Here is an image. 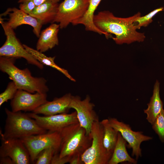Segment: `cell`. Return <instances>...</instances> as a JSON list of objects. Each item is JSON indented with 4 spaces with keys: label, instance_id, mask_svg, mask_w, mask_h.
I'll return each mask as SVG.
<instances>
[{
    "label": "cell",
    "instance_id": "obj_18",
    "mask_svg": "<svg viewBox=\"0 0 164 164\" xmlns=\"http://www.w3.org/2000/svg\"><path fill=\"white\" fill-rule=\"evenodd\" d=\"M159 91L160 84L156 80L154 85L152 95L147 104V108L144 110V113L146 115V119L151 125L163 110V103L160 97Z\"/></svg>",
    "mask_w": 164,
    "mask_h": 164
},
{
    "label": "cell",
    "instance_id": "obj_10",
    "mask_svg": "<svg viewBox=\"0 0 164 164\" xmlns=\"http://www.w3.org/2000/svg\"><path fill=\"white\" fill-rule=\"evenodd\" d=\"M94 107V104L91 102L89 96L82 100L79 97L72 96L69 108L75 110L79 123L85 129L88 135L90 134L93 123L99 120L93 109Z\"/></svg>",
    "mask_w": 164,
    "mask_h": 164
},
{
    "label": "cell",
    "instance_id": "obj_27",
    "mask_svg": "<svg viewBox=\"0 0 164 164\" xmlns=\"http://www.w3.org/2000/svg\"><path fill=\"white\" fill-rule=\"evenodd\" d=\"M36 5L32 0H27L19 3V8L24 12L29 14L34 10Z\"/></svg>",
    "mask_w": 164,
    "mask_h": 164
},
{
    "label": "cell",
    "instance_id": "obj_23",
    "mask_svg": "<svg viewBox=\"0 0 164 164\" xmlns=\"http://www.w3.org/2000/svg\"><path fill=\"white\" fill-rule=\"evenodd\" d=\"M163 9V7H160L154 9L145 15L138 16L134 22L136 29H139L142 27L147 26L152 22L153 18L157 13L162 11Z\"/></svg>",
    "mask_w": 164,
    "mask_h": 164
},
{
    "label": "cell",
    "instance_id": "obj_29",
    "mask_svg": "<svg viewBox=\"0 0 164 164\" xmlns=\"http://www.w3.org/2000/svg\"><path fill=\"white\" fill-rule=\"evenodd\" d=\"M81 155L77 154L72 156L70 160L69 163L70 164H84L81 157Z\"/></svg>",
    "mask_w": 164,
    "mask_h": 164
},
{
    "label": "cell",
    "instance_id": "obj_9",
    "mask_svg": "<svg viewBox=\"0 0 164 164\" xmlns=\"http://www.w3.org/2000/svg\"><path fill=\"white\" fill-rule=\"evenodd\" d=\"M110 125L119 132L128 143L127 146L132 149V155L137 160L142 156L140 146L143 142L152 140V137L145 135L141 131H135L129 125L118 121L114 118L108 119Z\"/></svg>",
    "mask_w": 164,
    "mask_h": 164
},
{
    "label": "cell",
    "instance_id": "obj_24",
    "mask_svg": "<svg viewBox=\"0 0 164 164\" xmlns=\"http://www.w3.org/2000/svg\"><path fill=\"white\" fill-rule=\"evenodd\" d=\"M58 152L53 147L45 149L39 154L35 163L36 164H51L54 155Z\"/></svg>",
    "mask_w": 164,
    "mask_h": 164
},
{
    "label": "cell",
    "instance_id": "obj_3",
    "mask_svg": "<svg viewBox=\"0 0 164 164\" xmlns=\"http://www.w3.org/2000/svg\"><path fill=\"white\" fill-rule=\"evenodd\" d=\"M6 115L4 132L1 138L21 139L31 135L44 133L48 131L41 127L27 113L14 112L5 108Z\"/></svg>",
    "mask_w": 164,
    "mask_h": 164
},
{
    "label": "cell",
    "instance_id": "obj_30",
    "mask_svg": "<svg viewBox=\"0 0 164 164\" xmlns=\"http://www.w3.org/2000/svg\"><path fill=\"white\" fill-rule=\"evenodd\" d=\"M27 0H32L33 1L36 6L39 5L47 1H53L58 2L60 1V0H19L18 3H20Z\"/></svg>",
    "mask_w": 164,
    "mask_h": 164
},
{
    "label": "cell",
    "instance_id": "obj_21",
    "mask_svg": "<svg viewBox=\"0 0 164 164\" xmlns=\"http://www.w3.org/2000/svg\"><path fill=\"white\" fill-rule=\"evenodd\" d=\"M23 45L26 50L35 59L39 62L46 66L52 67L58 70L65 76L72 81H75V80L70 75L66 70L59 66L54 62L55 57H48L43 53L30 47L26 44Z\"/></svg>",
    "mask_w": 164,
    "mask_h": 164
},
{
    "label": "cell",
    "instance_id": "obj_6",
    "mask_svg": "<svg viewBox=\"0 0 164 164\" xmlns=\"http://www.w3.org/2000/svg\"><path fill=\"white\" fill-rule=\"evenodd\" d=\"M0 23L6 36L5 42L0 48V56L16 58H24L28 63L42 70L44 67L43 65L26 50L17 38L14 29L8 26L2 18H0Z\"/></svg>",
    "mask_w": 164,
    "mask_h": 164
},
{
    "label": "cell",
    "instance_id": "obj_32",
    "mask_svg": "<svg viewBox=\"0 0 164 164\" xmlns=\"http://www.w3.org/2000/svg\"><path fill=\"white\" fill-rule=\"evenodd\" d=\"M163 10H164V9Z\"/></svg>",
    "mask_w": 164,
    "mask_h": 164
},
{
    "label": "cell",
    "instance_id": "obj_20",
    "mask_svg": "<svg viewBox=\"0 0 164 164\" xmlns=\"http://www.w3.org/2000/svg\"><path fill=\"white\" fill-rule=\"evenodd\" d=\"M102 0H89L88 7L83 16L75 21L72 24L73 25L82 24L84 25L87 31L97 33L100 35L103 32L95 25L93 22L94 13Z\"/></svg>",
    "mask_w": 164,
    "mask_h": 164
},
{
    "label": "cell",
    "instance_id": "obj_5",
    "mask_svg": "<svg viewBox=\"0 0 164 164\" xmlns=\"http://www.w3.org/2000/svg\"><path fill=\"white\" fill-rule=\"evenodd\" d=\"M89 135L92 138L91 145L81 156L84 164H108L112 154L104 146L103 128L99 120L93 123Z\"/></svg>",
    "mask_w": 164,
    "mask_h": 164
},
{
    "label": "cell",
    "instance_id": "obj_11",
    "mask_svg": "<svg viewBox=\"0 0 164 164\" xmlns=\"http://www.w3.org/2000/svg\"><path fill=\"white\" fill-rule=\"evenodd\" d=\"M42 128L48 131H58L70 125L78 122L76 111L70 114L64 113L41 116L33 112L27 113Z\"/></svg>",
    "mask_w": 164,
    "mask_h": 164
},
{
    "label": "cell",
    "instance_id": "obj_14",
    "mask_svg": "<svg viewBox=\"0 0 164 164\" xmlns=\"http://www.w3.org/2000/svg\"><path fill=\"white\" fill-rule=\"evenodd\" d=\"M4 13L9 15L8 21L5 22L9 27L14 29L22 25H29L33 28L34 33L39 38L43 25L38 19L15 7L8 8Z\"/></svg>",
    "mask_w": 164,
    "mask_h": 164
},
{
    "label": "cell",
    "instance_id": "obj_22",
    "mask_svg": "<svg viewBox=\"0 0 164 164\" xmlns=\"http://www.w3.org/2000/svg\"><path fill=\"white\" fill-rule=\"evenodd\" d=\"M100 122L103 128L104 146L108 152L112 154L119 132L110 125L108 119H103Z\"/></svg>",
    "mask_w": 164,
    "mask_h": 164
},
{
    "label": "cell",
    "instance_id": "obj_7",
    "mask_svg": "<svg viewBox=\"0 0 164 164\" xmlns=\"http://www.w3.org/2000/svg\"><path fill=\"white\" fill-rule=\"evenodd\" d=\"M29 152L31 162H35L39 154L47 148L53 147L58 152L61 142L59 131L31 135L21 139Z\"/></svg>",
    "mask_w": 164,
    "mask_h": 164
},
{
    "label": "cell",
    "instance_id": "obj_31",
    "mask_svg": "<svg viewBox=\"0 0 164 164\" xmlns=\"http://www.w3.org/2000/svg\"><path fill=\"white\" fill-rule=\"evenodd\" d=\"M0 164H14L12 159L9 157H0Z\"/></svg>",
    "mask_w": 164,
    "mask_h": 164
},
{
    "label": "cell",
    "instance_id": "obj_8",
    "mask_svg": "<svg viewBox=\"0 0 164 164\" xmlns=\"http://www.w3.org/2000/svg\"><path fill=\"white\" fill-rule=\"evenodd\" d=\"M89 0H64L59 4L57 13L52 23H58L60 29L81 18L88 7Z\"/></svg>",
    "mask_w": 164,
    "mask_h": 164
},
{
    "label": "cell",
    "instance_id": "obj_28",
    "mask_svg": "<svg viewBox=\"0 0 164 164\" xmlns=\"http://www.w3.org/2000/svg\"><path fill=\"white\" fill-rule=\"evenodd\" d=\"M70 158L68 157L61 158L60 157L59 153H57L54 155L51 164H64L69 163Z\"/></svg>",
    "mask_w": 164,
    "mask_h": 164
},
{
    "label": "cell",
    "instance_id": "obj_16",
    "mask_svg": "<svg viewBox=\"0 0 164 164\" xmlns=\"http://www.w3.org/2000/svg\"><path fill=\"white\" fill-rule=\"evenodd\" d=\"M60 28L59 24L53 23L42 31L36 44V50L43 53L58 45Z\"/></svg>",
    "mask_w": 164,
    "mask_h": 164
},
{
    "label": "cell",
    "instance_id": "obj_19",
    "mask_svg": "<svg viewBox=\"0 0 164 164\" xmlns=\"http://www.w3.org/2000/svg\"><path fill=\"white\" fill-rule=\"evenodd\" d=\"M127 142L119 132L117 141L108 164H118L127 162L136 164L137 160L132 157L127 150Z\"/></svg>",
    "mask_w": 164,
    "mask_h": 164
},
{
    "label": "cell",
    "instance_id": "obj_12",
    "mask_svg": "<svg viewBox=\"0 0 164 164\" xmlns=\"http://www.w3.org/2000/svg\"><path fill=\"white\" fill-rule=\"evenodd\" d=\"M33 94L18 89L11 101L12 111L14 112L21 111L33 112L48 101L46 93L36 92Z\"/></svg>",
    "mask_w": 164,
    "mask_h": 164
},
{
    "label": "cell",
    "instance_id": "obj_15",
    "mask_svg": "<svg viewBox=\"0 0 164 164\" xmlns=\"http://www.w3.org/2000/svg\"><path fill=\"white\" fill-rule=\"evenodd\" d=\"M72 96L69 93L60 98H55L52 101H48L32 112L45 116L66 113L70 109L69 105Z\"/></svg>",
    "mask_w": 164,
    "mask_h": 164
},
{
    "label": "cell",
    "instance_id": "obj_13",
    "mask_svg": "<svg viewBox=\"0 0 164 164\" xmlns=\"http://www.w3.org/2000/svg\"><path fill=\"white\" fill-rule=\"evenodd\" d=\"M1 138L0 157H9L14 164H29L31 162L28 151L21 139Z\"/></svg>",
    "mask_w": 164,
    "mask_h": 164
},
{
    "label": "cell",
    "instance_id": "obj_1",
    "mask_svg": "<svg viewBox=\"0 0 164 164\" xmlns=\"http://www.w3.org/2000/svg\"><path fill=\"white\" fill-rule=\"evenodd\" d=\"M140 15L138 12L131 16L121 18L115 16L109 11H103L94 15L93 22L106 38H112L118 44H129L142 42L145 38L144 33L137 31L134 23Z\"/></svg>",
    "mask_w": 164,
    "mask_h": 164
},
{
    "label": "cell",
    "instance_id": "obj_25",
    "mask_svg": "<svg viewBox=\"0 0 164 164\" xmlns=\"http://www.w3.org/2000/svg\"><path fill=\"white\" fill-rule=\"evenodd\" d=\"M152 128L160 141L164 143V109L157 116L152 125Z\"/></svg>",
    "mask_w": 164,
    "mask_h": 164
},
{
    "label": "cell",
    "instance_id": "obj_2",
    "mask_svg": "<svg viewBox=\"0 0 164 164\" xmlns=\"http://www.w3.org/2000/svg\"><path fill=\"white\" fill-rule=\"evenodd\" d=\"M16 59L0 56V70L8 75L18 89L32 93H46L49 90L46 80L43 77L32 76L28 68L22 70L18 68L14 64Z\"/></svg>",
    "mask_w": 164,
    "mask_h": 164
},
{
    "label": "cell",
    "instance_id": "obj_4",
    "mask_svg": "<svg viewBox=\"0 0 164 164\" xmlns=\"http://www.w3.org/2000/svg\"><path fill=\"white\" fill-rule=\"evenodd\" d=\"M61 138L60 157L82 155L91 145L92 138L78 122L67 126L58 131Z\"/></svg>",
    "mask_w": 164,
    "mask_h": 164
},
{
    "label": "cell",
    "instance_id": "obj_26",
    "mask_svg": "<svg viewBox=\"0 0 164 164\" xmlns=\"http://www.w3.org/2000/svg\"><path fill=\"white\" fill-rule=\"evenodd\" d=\"M18 90L13 81L9 82L5 91L0 94V106L9 100L13 99Z\"/></svg>",
    "mask_w": 164,
    "mask_h": 164
},
{
    "label": "cell",
    "instance_id": "obj_17",
    "mask_svg": "<svg viewBox=\"0 0 164 164\" xmlns=\"http://www.w3.org/2000/svg\"><path fill=\"white\" fill-rule=\"evenodd\" d=\"M58 2L47 1L36 6L29 15L38 19L43 25L52 23L57 13Z\"/></svg>",
    "mask_w": 164,
    "mask_h": 164
}]
</instances>
